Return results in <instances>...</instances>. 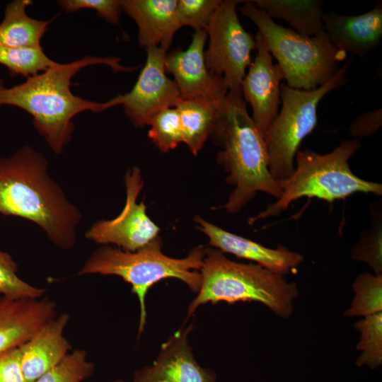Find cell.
<instances>
[{"mask_svg": "<svg viewBox=\"0 0 382 382\" xmlns=\"http://www.w3.org/2000/svg\"><path fill=\"white\" fill-rule=\"evenodd\" d=\"M95 64L107 65L115 72L132 71L137 68L122 65L117 57L85 56L69 63L57 62L18 85L6 87L0 80V106H15L28 112L37 132L52 151L59 154L71 140L73 118L76 115L85 111L100 112L118 105L115 97L98 103L72 93V78L82 69Z\"/></svg>", "mask_w": 382, "mask_h": 382, "instance_id": "obj_1", "label": "cell"}, {"mask_svg": "<svg viewBox=\"0 0 382 382\" xmlns=\"http://www.w3.org/2000/svg\"><path fill=\"white\" fill-rule=\"evenodd\" d=\"M0 214L33 221L64 250L74 245L82 219L79 209L50 177L45 156L29 145L0 157Z\"/></svg>", "mask_w": 382, "mask_h": 382, "instance_id": "obj_2", "label": "cell"}, {"mask_svg": "<svg viewBox=\"0 0 382 382\" xmlns=\"http://www.w3.org/2000/svg\"><path fill=\"white\" fill-rule=\"evenodd\" d=\"M210 137L221 149L216 161L228 173L226 181L235 186L222 207L228 213L239 212L258 192L281 197L269 169L263 134L249 115L241 92H228Z\"/></svg>", "mask_w": 382, "mask_h": 382, "instance_id": "obj_3", "label": "cell"}, {"mask_svg": "<svg viewBox=\"0 0 382 382\" xmlns=\"http://www.w3.org/2000/svg\"><path fill=\"white\" fill-rule=\"evenodd\" d=\"M202 281L197 296L187 308V317L207 303L260 302L276 315L289 318L294 301L299 296L297 284L257 264L241 263L227 258L214 248H205L199 270Z\"/></svg>", "mask_w": 382, "mask_h": 382, "instance_id": "obj_4", "label": "cell"}, {"mask_svg": "<svg viewBox=\"0 0 382 382\" xmlns=\"http://www.w3.org/2000/svg\"><path fill=\"white\" fill-rule=\"evenodd\" d=\"M162 239L154 240L134 252L104 245L96 250L83 267L79 275L99 274L120 277L132 286L137 296L140 308L138 336L143 332L146 323V296L156 283L167 278H175L186 284L197 293L201 285V274L205 248L197 246L183 258H173L161 250Z\"/></svg>", "mask_w": 382, "mask_h": 382, "instance_id": "obj_5", "label": "cell"}, {"mask_svg": "<svg viewBox=\"0 0 382 382\" xmlns=\"http://www.w3.org/2000/svg\"><path fill=\"white\" fill-rule=\"evenodd\" d=\"M361 147L358 139H349L325 154L309 149L298 151L294 173L286 179L277 180L282 192L281 197L251 218L250 224L276 216L302 197L332 202L358 192L381 196V183L357 176L349 167V160Z\"/></svg>", "mask_w": 382, "mask_h": 382, "instance_id": "obj_6", "label": "cell"}, {"mask_svg": "<svg viewBox=\"0 0 382 382\" xmlns=\"http://www.w3.org/2000/svg\"><path fill=\"white\" fill-rule=\"evenodd\" d=\"M241 13L257 27L272 56L278 62L287 86L299 90L318 88L332 79L347 53L338 50L326 33L305 37L274 22L252 1H244Z\"/></svg>", "mask_w": 382, "mask_h": 382, "instance_id": "obj_7", "label": "cell"}, {"mask_svg": "<svg viewBox=\"0 0 382 382\" xmlns=\"http://www.w3.org/2000/svg\"><path fill=\"white\" fill-rule=\"evenodd\" d=\"M352 59L337 74L317 88L305 91L281 85L282 107L263 134L269 156V169L276 180L289 178L294 171V158L302 141L318 124L317 109L330 92L347 82V70Z\"/></svg>", "mask_w": 382, "mask_h": 382, "instance_id": "obj_8", "label": "cell"}, {"mask_svg": "<svg viewBox=\"0 0 382 382\" xmlns=\"http://www.w3.org/2000/svg\"><path fill=\"white\" fill-rule=\"evenodd\" d=\"M241 2L221 1L206 30L209 39L204 50L209 71L223 79L228 91L241 92L246 70L252 63L255 39L242 26L236 11Z\"/></svg>", "mask_w": 382, "mask_h": 382, "instance_id": "obj_9", "label": "cell"}, {"mask_svg": "<svg viewBox=\"0 0 382 382\" xmlns=\"http://www.w3.org/2000/svg\"><path fill=\"white\" fill-rule=\"evenodd\" d=\"M125 183V204L120 214L110 220H101L86 231V237L98 244H114L125 251L134 252L158 236L159 227L146 213L144 202L137 203L143 187L141 170H127Z\"/></svg>", "mask_w": 382, "mask_h": 382, "instance_id": "obj_10", "label": "cell"}, {"mask_svg": "<svg viewBox=\"0 0 382 382\" xmlns=\"http://www.w3.org/2000/svg\"><path fill=\"white\" fill-rule=\"evenodd\" d=\"M146 50V62L133 88L117 96L126 116L140 128L149 125L160 111L174 106L180 98L176 83L166 74L167 51L160 47Z\"/></svg>", "mask_w": 382, "mask_h": 382, "instance_id": "obj_11", "label": "cell"}, {"mask_svg": "<svg viewBox=\"0 0 382 382\" xmlns=\"http://www.w3.org/2000/svg\"><path fill=\"white\" fill-rule=\"evenodd\" d=\"M255 39L256 55L243 79L241 89L244 100L252 108L251 117L263 134L279 111L284 76L280 66L273 63L272 56L259 32Z\"/></svg>", "mask_w": 382, "mask_h": 382, "instance_id": "obj_12", "label": "cell"}, {"mask_svg": "<svg viewBox=\"0 0 382 382\" xmlns=\"http://www.w3.org/2000/svg\"><path fill=\"white\" fill-rule=\"evenodd\" d=\"M207 39L206 30L195 31L186 50L178 49L167 53L165 69L174 76L180 98L220 101L228 92L223 79L212 74L207 67Z\"/></svg>", "mask_w": 382, "mask_h": 382, "instance_id": "obj_13", "label": "cell"}, {"mask_svg": "<svg viewBox=\"0 0 382 382\" xmlns=\"http://www.w3.org/2000/svg\"><path fill=\"white\" fill-rule=\"evenodd\" d=\"M192 325L181 328L162 344L150 366L137 371L134 382H217L214 372L195 359L188 342Z\"/></svg>", "mask_w": 382, "mask_h": 382, "instance_id": "obj_14", "label": "cell"}, {"mask_svg": "<svg viewBox=\"0 0 382 382\" xmlns=\"http://www.w3.org/2000/svg\"><path fill=\"white\" fill-rule=\"evenodd\" d=\"M195 221L199 230L209 238V245L224 253L249 260L282 276L294 272L303 262L304 257L279 245L270 248L262 244L228 232L197 216Z\"/></svg>", "mask_w": 382, "mask_h": 382, "instance_id": "obj_15", "label": "cell"}, {"mask_svg": "<svg viewBox=\"0 0 382 382\" xmlns=\"http://www.w3.org/2000/svg\"><path fill=\"white\" fill-rule=\"evenodd\" d=\"M57 316L56 304L47 297L0 298V354L21 346Z\"/></svg>", "mask_w": 382, "mask_h": 382, "instance_id": "obj_16", "label": "cell"}, {"mask_svg": "<svg viewBox=\"0 0 382 382\" xmlns=\"http://www.w3.org/2000/svg\"><path fill=\"white\" fill-rule=\"evenodd\" d=\"M323 23L325 32L338 50L365 56L379 46L382 38L381 1L360 15L325 14Z\"/></svg>", "mask_w": 382, "mask_h": 382, "instance_id": "obj_17", "label": "cell"}, {"mask_svg": "<svg viewBox=\"0 0 382 382\" xmlns=\"http://www.w3.org/2000/svg\"><path fill=\"white\" fill-rule=\"evenodd\" d=\"M69 318L66 313L56 316L19 346L21 367L26 382L36 380L69 354L71 346L64 336V332Z\"/></svg>", "mask_w": 382, "mask_h": 382, "instance_id": "obj_18", "label": "cell"}, {"mask_svg": "<svg viewBox=\"0 0 382 382\" xmlns=\"http://www.w3.org/2000/svg\"><path fill=\"white\" fill-rule=\"evenodd\" d=\"M177 0H122V9L138 27L139 45L168 51L181 28L176 15Z\"/></svg>", "mask_w": 382, "mask_h": 382, "instance_id": "obj_19", "label": "cell"}, {"mask_svg": "<svg viewBox=\"0 0 382 382\" xmlns=\"http://www.w3.org/2000/svg\"><path fill=\"white\" fill-rule=\"evenodd\" d=\"M225 98L216 101L179 98L175 101L173 107L180 115L183 142L195 156L198 154L211 136Z\"/></svg>", "mask_w": 382, "mask_h": 382, "instance_id": "obj_20", "label": "cell"}, {"mask_svg": "<svg viewBox=\"0 0 382 382\" xmlns=\"http://www.w3.org/2000/svg\"><path fill=\"white\" fill-rule=\"evenodd\" d=\"M253 4L271 18L286 21L300 35L313 37L325 32L323 2L318 0H255Z\"/></svg>", "mask_w": 382, "mask_h": 382, "instance_id": "obj_21", "label": "cell"}, {"mask_svg": "<svg viewBox=\"0 0 382 382\" xmlns=\"http://www.w3.org/2000/svg\"><path fill=\"white\" fill-rule=\"evenodd\" d=\"M30 0H15L9 3L0 23V45L13 47H40L41 39L52 21L30 17L26 8Z\"/></svg>", "mask_w": 382, "mask_h": 382, "instance_id": "obj_22", "label": "cell"}, {"mask_svg": "<svg viewBox=\"0 0 382 382\" xmlns=\"http://www.w3.org/2000/svg\"><path fill=\"white\" fill-rule=\"evenodd\" d=\"M352 286L354 296L344 316L365 317L382 312V274L364 272L356 277Z\"/></svg>", "mask_w": 382, "mask_h": 382, "instance_id": "obj_23", "label": "cell"}, {"mask_svg": "<svg viewBox=\"0 0 382 382\" xmlns=\"http://www.w3.org/2000/svg\"><path fill=\"white\" fill-rule=\"evenodd\" d=\"M42 47H13L0 45V64L13 75L30 77L42 73L55 65Z\"/></svg>", "mask_w": 382, "mask_h": 382, "instance_id": "obj_24", "label": "cell"}, {"mask_svg": "<svg viewBox=\"0 0 382 382\" xmlns=\"http://www.w3.org/2000/svg\"><path fill=\"white\" fill-rule=\"evenodd\" d=\"M354 328L360 332L356 349L361 351L356 360L358 366H367L371 369L382 364V312L363 317L355 322Z\"/></svg>", "mask_w": 382, "mask_h": 382, "instance_id": "obj_25", "label": "cell"}, {"mask_svg": "<svg viewBox=\"0 0 382 382\" xmlns=\"http://www.w3.org/2000/svg\"><path fill=\"white\" fill-rule=\"evenodd\" d=\"M381 207H371V224L364 229L360 240L351 250L353 260L364 262L374 274H382V217Z\"/></svg>", "mask_w": 382, "mask_h": 382, "instance_id": "obj_26", "label": "cell"}, {"mask_svg": "<svg viewBox=\"0 0 382 382\" xmlns=\"http://www.w3.org/2000/svg\"><path fill=\"white\" fill-rule=\"evenodd\" d=\"M149 125L148 136L150 140L163 153L174 149L183 142L180 118L175 107L158 112Z\"/></svg>", "mask_w": 382, "mask_h": 382, "instance_id": "obj_27", "label": "cell"}, {"mask_svg": "<svg viewBox=\"0 0 382 382\" xmlns=\"http://www.w3.org/2000/svg\"><path fill=\"white\" fill-rule=\"evenodd\" d=\"M95 366L83 349L69 353L57 365L32 382H82L89 378Z\"/></svg>", "mask_w": 382, "mask_h": 382, "instance_id": "obj_28", "label": "cell"}, {"mask_svg": "<svg viewBox=\"0 0 382 382\" xmlns=\"http://www.w3.org/2000/svg\"><path fill=\"white\" fill-rule=\"evenodd\" d=\"M18 264L7 252L0 250V294L11 299H37L45 289L34 286L19 277Z\"/></svg>", "mask_w": 382, "mask_h": 382, "instance_id": "obj_29", "label": "cell"}, {"mask_svg": "<svg viewBox=\"0 0 382 382\" xmlns=\"http://www.w3.org/2000/svg\"><path fill=\"white\" fill-rule=\"evenodd\" d=\"M221 0H178L176 15L181 27L206 30Z\"/></svg>", "mask_w": 382, "mask_h": 382, "instance_id": "obj_30", "label": "cell"}, {"mask_svg": "<svg viewBox=\"0 0 382 382\" xmlns=\"http://www.w3.org/2000/svg\"><path fill=\"white\" fill-rule=\"evenodd\" d=\"M58 4L66 12L84 8L95 10L98 16L114 25L119 23L122 10V1L119 0H60Z\"/></svg>", "mask_w": 382, "mask_h": 382, "instance_id": "obj_31", "label": "cell"}, {"mask_svg": "<svg viewBox=\"0 0 382 382\" xmlns=\"http://www.w3.org/2000/svg\"><path fill=\"white\" fill-rule=\"evenodd\" d=\"M381 125L382 110L379 108L358 115L350 124L349 132L354 138L370 137L380 129Z\"/></svg>", "mask_w": 382, "mask_h": 382, "instance_id": "obj_32", "label": "cell"}, {"mask_svg": "<svg viewBox=\"0 0 382 382\" xmlns=\"http://www.w3.org/2000/svg\"><path fill=\"white\" fill-rule=\"evenodd\" d=\"M0 382H26L19 347L0 354Z\"/></svg>", "mask_w": 382, "mask_h": 382, "instance_id": "obj_33", "label": "cell"}, {"mask_svg": "<svg viewBox=\"0 0 382 382\" xmlns=\"http://www.w3.org/2000/svg\"><path fill=\"white\" fill-rule=\"evenodd\" d=\"M112 382H125V381H122L121 379H118V380H115V381H114Z\"/></svg>", "mask_w": 382, "mask_h": 382, "instance_id": "obj_34", "label": "cell"}]
</instances>
